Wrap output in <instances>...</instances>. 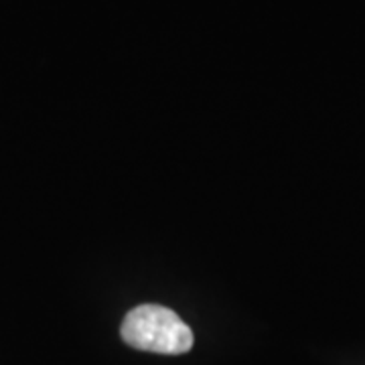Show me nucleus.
Wrapping results in <instances>:
<instances>
[{
    "mask_svg": "<svg viewBox=\"0 0 365 365\" xmlns=\"http://www.w3.org/2000/svg\"><path fill=\"white\" fill-rule=\"evenodd\" d=\"M122 339L134 349L182 355L193 347V331L175 311L160 304H140L122 321Z\"/></svg>",
    "mask_w": 365,
    "mask_h": 365,
    "instance_id": "nucleus-1",
    "label": "nucleus"
}]
</instances>
